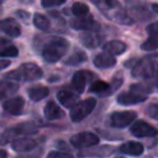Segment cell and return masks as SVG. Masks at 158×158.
I'll use <instances>...</instances> for the list:
<instances>
[{
	"label": "cell",
	"mask_w": 158,
	"mask_h": 158,
	"mask_svg": "<svg viewBox=\"0 0 158 158\" xmlns=\"http://www.w3.org/2000/svg\"><path fill=\"white\" fill-rule=\"evenodd\" d=\"M69 43L62 37H56L49 40L42 48V58L47 63L58 62L68 51Z\"/></svg>",
	"instance_id": "obj_1"
},
{
	"label": "cell",
	"mask_w": 158,
	"mask_h": 158,
	"mask_svg": "<svg viewBox=\"0 0 158 158\" xmlns=\"http://www.w3.org/2000/svg\"><path fill=\"white\" fill-rule=\"evenodd\" d=\"M96 7L109 19L120 23H131L132 21L121 9V5L116 0H91Z\"/></svg>",
	"instance_id": "obj_2"
},
{
	"label": "cell",
	"mask_w": 158,
	"mask_h": 158,
	"mask_svg": "<svg viewBox=\"0 0 158 158\" xmlns=\"http://www.w3.org/2000/svg\"><path fill=\"white\" fill-rule=\"evenodd\" d=\"M132 75L135 78H142L144 80H151L158 77V62L151 57L142 58L135 63L132 67Z\"/></svg>",
	"instance_id": "obj_3"
},
{
	"label": "cell",
	"mask_w": 158,
	"mask_h": 158,
	"mask_svg": "<svg viewBox=\"0 0 158 158\" xmlns=\"http://www.w3.org/2000/svg\"><path fill=\"white\" fill-rule=\"evenodd\" d=\"M96 105V100L94 98H89L85 99L83 101L77 102L74 106H72L70 109V118L73 122H79L81 120H84L94 109Z\"/></svg>",
	"instance_id": "obj_4"
},
{
	"label": "cell",
	"mask_w": 158,
	"mask_h": 158,
	"mask_svg": "<svg viewBox=\"0 0 158 158\" xmlns=\"http://www.w3.org/2000/svg\"><path fill=\"white\" fill-rule=\"evenodd\" d=\"M37 131L36 126L32 123V122H23V123H20L15 127H11L9 128L7 131H5L1 136V143H6L9 142L14 136L16 135H31V133H35Z\"/></svg>",
	"instance_id": "obj_5"
},
{
	"label": "cell",
	"mask_w": 158,
	"mask_h": 158,
	"mask_svg": "<svg viewBox=\"0 0 158 158\" xmlns=\"http://www.w3.org/2000/svg\"><path fill=\"white\" fill-rule=\"evenodd\" d=\"M70 143L77 148H88L99 143V137L93 132H80L70 137Z\"/></svg>",
	"instance_id": "obj_6"
},
{
	"label": "cell",
	"mask_w": 158,
	"mask_h": 158,
	"mask_svg": "<svg viewBox=\"0 0 158 158\" xmlns=\"http://www.w3.org/2000/svg\"><path fill=\"white\" fill-rule=\"evenodd\" d=\"M70 26L74 30H80V31H85V32H98L100 30V25L99 22H96L94 20L93 16H81L78 17L77 20H73L70 22Z\"/></svg>",
	"instance_id": "obj_7"
},
{
	"label": "cell",
	"mask_w": 158,
	"mask_h": 158,
	"mask_svg": "<svg viewBox=\"0 0 158 158\" xmlns=\"http://www.w3.org/2000/svg\"><path fill=\"white\" fill-rule=\"evenodd\" d=\"M135 118H136V112L133 111H117L111 114L110 123L114 127L123 128V127H127L130 123H132Z\"/></svg>",
	"instance_id": "obj_8"
},
{
	"label": "cell",
	"mask_w": 158,
	"mask_h": 158,
	"mask_svg": "<svg viewBox=\"0 0 158 158\" xmlns=\"http://www.w3.org/2000/svg\"><path fill=\"white\" fill-rule=\"evenodd\" d=\"M131 133L136 137H154L158 135V130L146 121H136L131 126Z\"/></svg>",
	"instance_id": "obj_9"
},
{
	"label": "cell",
	"mask_w": 158,
	"mask_h": 158,
	"mask_svg": "<svg viewBox=\"0 0 158 158\" xmlns=\"http://www.w3.org/2000/svg\"><path fill=\"white\" fill-rule=\"evenodd\" d=\"M19 72H20L21 79H25V80H28V81L40 79L43 75L42 69L35 63H25V64H22L19 68Z\"/></svg>",
	"instance_id": "obj_10"
},
{
	"label": "cell",
	"mask_w": 158,
	"mask_h": 158,
	"mask_svg": "<svg viewBox=\"0 0 158 158\" xmlns=\"http://www.w3.org/2000/svg\"><path fill=\"white\" fill-rule=\"evenodd\" d=\"M147 98V95L144 94H141V93H137L136 90H128V91H125V93H121L118 94L117 96V102L121 104V105H133V104H138V102H142L144 101Z\"/></svg>",
	"instance_id": "obj_11"
},
{
	"label": "cell",
	"mask_w": 158,
	"mask_h": 158,
	"mask_svg": "<svg viewBox=\"0 0 158 158\" xmlns=\"http://www.w3.org/2000/svg\"><path fill=\"white\" fill-rule=\"evenodd\" d=\"M148 38L141 44L143 51H154L158 48V23H152L147 27Z\"/></svg>",
	"instance_id": "obj_12"
},
{
	"label": "cell",
	"mask_w": 158,
	"mask_h": 158,
	"mask_svg": "<svg viewBox=\"0 0 158 158\" xmlns=\"http://www.w3.org/2000/svg\"><path fill=\"white\" fill-rule=\"evenodd\" d=\"M23 106H25V100L21 96L10 98L5 100V102L2 104L4 110L11 115H21L23 111Z\"/></svg>",
	"instance_id": "obj_13"
},
{
	"label": "cell",
	"mask_w": 158,
	"mask_h": 158,
	"mask_svg": "<svg viewBox=\"0 0 158 158\" xmlns=\"http://www.w3.org/2000/svg\"><path fill=\"white\" fill-rule=\"evenodd\" d=\"M0 31L6 33L10 37H19L21 35V27L14 19H2L0 20Z\"/></svg>",
	"instance_id": "obj_14"
},
{
	"label": "cell",
	"mask_w": 158,
	"mask_h": 158,
	"mask_svg": "<svg viewBox=\"0 0 158 158\" xmlns=\"http://www.w3.org/2000/svg\"><path fill=\"white\" fill-rule=\"evenodd\" d=\"M91 74L89 72H85V70H79L77 73H74L73 78H72V86L73 89L75 90L77 94H80L84 91L85 89V85L88 83V79Z\"/></svg>",
	"instance_id": "obj_15"
},
{
	"label": "cell",
	"mask_w": 158,
	"mask_h": 158,
	"mask_svg": "<svg viewBox=\"0 0 158 158\" xmlns=\"http://www.w3.org/2000/svg\"><path fill=\"white\" fill-rule=\"evenodd\" d=\"M93 63L99 69H107V68H111L116 64V59L114 56H111L106 52H102V53H99L94 57Z\"/></svg>",
	"instance_id": "obj_16"
},
{
	"label": "cell",
	"mask_w": 158,
	"mask_h": 158,
	"mask_svg": "<svg viewBox=\"0 0 158 158\" xmlns=\"http://www.w3.org/2000/svg\"><path fill=\"white\" fill-rule=\"evenodd\" d=\"M57 99L63 106L72 107L78 102V94L72 91V90H69V89H63V90L58 91Z\"/></svg>",
	"instance_id": "obj_17"
},
{
	"label": "cell",
	"mask_w": 158,
	"mask_h": 158,
	"mask_svg": "<svg viewBox=\"0 0 158 158\" xmlns=\"http://www.w3.org/2000/svg\"><path fill=\"white\" fill-rule=\"evenodd\" d=\"M36 146H37V142L35 139L27 138V137L14 139L12 143H11L12 149L16 151V152H28V151L33 149Z\"/></svg>",
	"instance_id": "obj_18"
},
{
	"label": "cell",
	"mask_w": 158,
	"mask_h": 158,
	"mask_svg": "<svg viewBox=\"0 0 158 158\" xmlns=\"http://www.w3.org/2000/svg\"><path fill=\"white\" fill-rule=\"evenodd\" d=\"M43 114H44V117L47 120H58V118H62L64 116V111L54 101H48L46 104Z\"/></svg>",
	"instance_id": "obj_19"
},
{
	"label": "cell",
	"mask_w": 158,
	"mask_h": 158,
	"mask_svg": "<svg viewBox=\"0 0 158 158\" xmlns=\"http://www.w3.org/2000/svg\"><path fill=\"white\" fill-rule=\"evenodd\" d=\"M118 151L123 154H130V156H139L143 153V146L138 142L135 141H128L123 144L120 146Z\"/></svg>",
	"instance_id": "obj_20"
},
{
	"label": "cell",
	"mask_w": 158,
	"mask_h": 158,
	"mask_svg": "<svg viewBox=\"0 0 158 158\" xmlns=\"http://www.w3.org/2000/svg\"><path fill=\"white\" fill-rule=\"evenodd\" d=\"M102 49L104 52L111 56H117V54H122L126 51V44L118 40H114V41H109L107 43H105Z\"/></svg>",
	"instance_id": "obj_21"
},
{
	"label": "cell",
	"mask_w": 158,
	"mask_h": 158,
	"mask_svg": "<svg viewBox=\"0 0 158 158\" xmlns=\"http://www.w3.org/2000/svg\"><path fill=\"white\" fill-rule=\"evenodd\" d=\"M28 96L31 100L33 101H40L42 99H44L48 94H49V90L47 86H43V85H35V86H31L27 91Z\"/></svg>",
	"instance_id": "obj_22"
},
{
	"label": "cell",
	"mask_w": 158,
	"mask_h": 158,
	"mask_svg": "<svg viewBox=\"0 0 158 158\" xmlns=\"http://www.w3.org/2000/svg\"><path fill=\"white\" fill-rule=\"evenodd\" d=\"M17 84L9 80H0V100H4L17 91Z\"/></svg>",
	"instance_id": "obj_23"
},
{
	"label": "cell",
	"mask_w": 158,
	"mask_h": 158,
	"mask_svg": "<svg viewBox=\"0 0 158 158\" xmlns=\"http://www.w3.org/2000/svg\"><path fill=\"white\" fill-rule=\"evenodd\" d=\"M80 41H81V43L85 47H88V48H95V47H98L100 44L101 37L98 36L95 32H86V33H84V35L80 36Z\"/></svg>",
	"instance_id": "obj_24"
},
{
	"label": "cell",
	"mask_w": 158,
	"mask_h": 158,
	"mask_svg": "<svg viewBox=\"0 0 158 158\" xmlns=\"http://www.w3.org/2000/svg\"><path fill=\"white\" fill-rule=\"evenodd\" d=\"M86 59H88V57H86L85 52H83V51H77V52H74L73 54H70V56L65 59L64 63H65L67 65H79V64L84 63Z\"/></svg>",
	"instance_id": "obj_25"
},
{
	"label": "cell",
	"mask_w": 158,
	"mask_h": 158,
	"mask_svg": "<svg viewBox=\"0 0 158 158\" xmlns=\"http://www.w3.org/2000/svg\"><path fill=\"white\" fill-rule=\"evenodd\" d=\"M33 25L38 30H41V31H48L49 27H51L49 20L44 15H42V14H35V16H33Z\"/></svg>",
	"instance_id": "obj_26"
},
{
	"label": "cell",
	"mask_w": 158,
	"mask_h": 158,
	"mask_svg": "<svg viewBox=\"0 0 158 158\" xmlns=\"http://www.w3.org/2000/svg\"><path fill=\"white\" fill-rule=\"evenodd\" d=\"M110 89V85L102 80H95L91 85H90V91L91 93H95V94H100V95H105V94H109Z\"/></svg>",
	"instance_id": "obj_27"
},
{
	"label": "cell",
	"mask_w": 158,
	"mask_h": 158,
	"mask_svg": "<svg viewBox=\"0 0 158 158\" xmlns=\"http://www.w3.org/2000/svg\"><path fill=\"white\" fill-rule=\"evenodd\" d=\"M72 12H73V15H75L77 17H81V16L88 15L89 7H88L85 4H83V2H74L73 6H72Z\"/></svg>",
	"instance_id": "obj_28"
},
{
	"label": "cell",
	"mask_w": 158,
	"mask_h": 158,
	"mask_svg": "<svg viewBox=\"0 0 158 158\" xmlns=\"http://www.w3.org/2000/svg\"><path fill=\"white\" fill-rule=\"evenodd\" d=\"M19 54V49L14 44H7L5 48H2L0 51V57H4V58H10V57H16Z\"/></svg>",
	"instance_id": "obj_29"
},
{
	"label": "cell",
	"mask_w": 158,
	"mask_h": 158,
	"mask_svg": "<svg viewBox=\"0 0 158 158\" xmlns=\"http://www.w3.org/2000/svg\"><path fill=\"white\" fill-rule=\"evenodd\" d=\"M63 2H65V0H42L41 1L43 7H53V6L62 5Z\"/></svg>",
	"instance_id": "obj_30"
},
{
	"label": "cell",
	"mask_w": 158,
	"mask_h": 158,
	"mask_svg": "<svg viewBox=\"0 0 158 158\" xmlns=\"http://www.w3.org/2000/svg\"><path fill=\"white\" fill-rule=\"evenodd\" d=\"M147 114H148L151 117L158 120V104H151V105L147 107Z\"/></svg>",
	"instance_id": "obj_31"
},
{
	"label": "cell",
	"mask_w": 158,
	"mask_h": 158,
	"mask_svg": "<svg viewBox=\"0 0 158 158\" xmlns=\"http://www.w3.org/2000/svg\"><path fill=\"white\" fill-rule=\"evenodd\" d=\"M48 158H73L70 154L68 153H63V152H57V151H53L48 154Z\"/></svg>",
	"instance_id": "obj_32"
},
{
	"label": "cell",
	"mask_w": 158,
	"mask_h": 158,
	"mask_svg": "<svg viewBox=\"0 0 158 158\" xmlns=\"http://www.w3.org/2000/svg\"><path fill=\"white\" fill-rule=\"evenodd\" d=\"M9 65H10V60L9 59H0V70L1 69H5Z\"/></svg>",
	"instance_id": "obj_33"
},
{
	"label": "cell",
	"mask_w": 158,
	"mask_h": 158,
	"mask_svg": "<svg viewBox=\"0 0 158 158\" xmlns=\"http://www.w3.org/2000/svg\"><path fill=\"white\" fill-rule=\"evenodd\" d=\"M7 44H10V41L9 40H5V38H0V51L2 48H5Z\"/></svg>",
	"instance_id": "obj_34"
},
{
	"label": "cell",
	"mask_w": 158,
	"mask_h": 158,
	"mask_svg": "<svg viewBox=\"0 0 158 158\" xmlns=\"http://www.w3.org/2000/svg\"><path fill=\"white\" fill-rule=\"evenodd\" d=\"M7 157V153H6V151H2V149H0V158H6Z\"/></svg>",
	"instance_id": "obj_35"
},
{
	"label": "cell",
	"mask_w": 158,
	"mask_h": 158,
	"mask_svg": "<svg viewBox=\"0 0 158 158\" xmlns=\"http://www.w3.org/2000/svg\"><path fill=\"white\" fill-rule=\"evenodd\" d=\"M152 9L154 10V12H157V14H158V4H154V5L152 6Z\"/></svg>",
	"instance_id": "obj_36"
}]
</instances>
